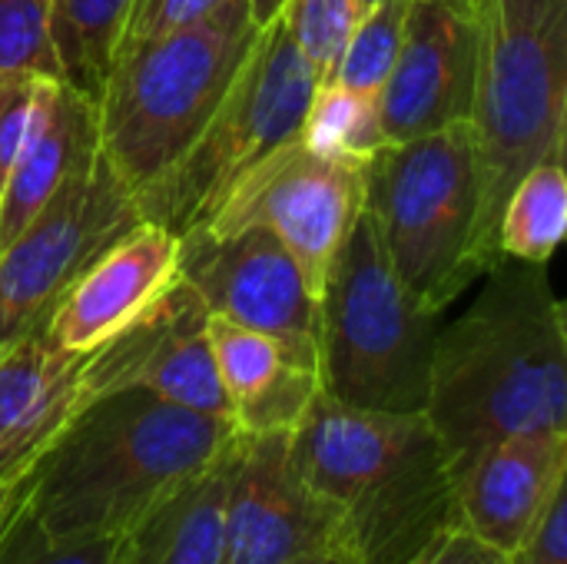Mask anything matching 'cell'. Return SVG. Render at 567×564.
<instances>
[{"instance_id":"obj_13","label":"cell","mask_w":567,"mask_h":564,"mask_svg":"<svg viewBox=\"0 0 567 564\" xmlns=\"http://www.w3.org/2000/svg\"><path fill=\"white\" fill-rule=\"evenodd\" d=\"M206 322V302L179 279L130 329L86 352L83 379L90 399L116 389H143L163 402L233 422L229 399L213 366Z\"/></svg>"},{"instance_id":"obj_11","label":"cell","mask_w":567,"mask_h":564,"mask_svg":"<svg viewBox=\"0 0 567 564\" xmlns=\"http://www.w3.org/2000/svg\"><path fill=\"white\" fill-rule=\"evenodd\" d=\"M179 276L213 316L276 336L319 362V302L289 249L266 226L226 236L189 229L179 236Z\"/></svg>"},{"instance_id":"obj_4","label":"cell","mask_w":567,"mask_h":564,"mask_svg":"<svg viewBox=\"0 0 567 564\" xmlns=\"http://www.w3.org/2000/svg\"><path fill=\"white\" fill-rule=\"evenodd\" d=\"M252 0L140 40L113 57L96 96V153L133 203L186 153L259 33Z\"/></svg>"},{"instance_id":"obj_31","label":"cell","mask_w":567,"mask_h":564,"mask_svg":"<svg viewBox=\"0 0 567 564\" xmlns=\"http://www.w3.org/2000/svg\"><path fill=\"white\" fill-rule=\"evenodd\" d=\"M23 489H27V479L0 485V542H3V535L10 529V522L17 519L20 505H23Z\"/></svg>"},{"instance_id":"obj_22","label":"cell","mask_w":567,"mask_h":564,"mask_svg":"<svg viewBox=\"0 0 567 564\" xmlns=\"http://www.w3.org/2000/svg\"><path fill=\"white\" fill-rule=\"evenodd\" d=\"M206 339H209L213 366H216V376L223 382V392H226L233 412L243 409L246 402H252L256 396H262L289 362L312 366L319 372L316 359L296 352L282 339L266 336L259 329H246V326L229 322L213 312L206 322Z\"/></svg>"},{"instance_id":"obj_25","label":"cell","mask_w":567,"mask_h":564,"mask_svg":"<svg viewBox=\"0 0 567 564\" xmlns=\"http://www.w3.org/2000/svg\"><path fill=\"white\" fill-rule=\"evenodd\" d=\"M282 20L316 73V86L329 83L359 20L355 0H286Z\"/></svg>"},{"instance_id":"obj_15","label":"cell","mask_w":567,"mask_h":564,"mask_svg":"<svg viewBox=\"0 0 567 564\" xmlns=\"http://www.w3.org/2000/svg\"><path fill=\"white\" fill-rule=\"evenodd\" d=\"M179 279V236L143 219L63 289L43 336L63 352L86 356L130 329Z\"/></svg>"},{"instance_id":"obj_35","label":"cell","mask_w":567,"mask_h":564,"mask_svg":"<svg viewBox=\"0 0 567 564\" xmlns=\"http://www.w3.org/2000/svg\"><path fill=\"white\" fill-rule=\"evenodd\" d=\"M375 3H382V0H355V10H359V17H362V13H369Z\"/></svg>"},{"instance_id":"obj_21","label":"cell","mask_w":567,"mask_h":564,"mask_svg":"<svg viewBox=\"0 0 567 564\" xmlns=\"http://www.w3.org/2000/svg\"><path fill=\"white\" fill-rule=\"evenodd\" d=\"M567 226V176L565 160H548L532 166L512 189L498 219V253L545 266Z\"/></svg>"},{"instance_id":"obj_30","label":"cell","mask_w":567,"mask_h":564,"mask_svg":"<svg viewBox=\"0 0 567 564\" xmlns=\"http://www.w3.org/2000/svg\"><path fill=\"white\" fill-rule=\"evenodd\" d=\"M405 564H512V555L488 545L455 519L442 525Z\"/></svg>"},{"instance_id":"obj_16","label":"cell","mask_w":567,"mask_h":564,"mask_svg":"<svg viewBox=\"0 0 567 564\" xmlns=\"http://www.w3.org/2000/svg\"><path fill=\"white\" fill-rule=\"evenodd\" d=\"M567 485V432H522L455 472V519L512 555L548 499Z\"/></svg>"},{"instance_id":"obj_3","label":"cell","mask_w":567,"mask_h":564,"mask_svg":"<svg viewBox=\"0 0 567 564\" xmlns=\"http://www.w3.org/2000/svg\"><path fill=\"white\" fill-rule=\"evenodd\" d=\"M292 459L339 519L352 564H405L455 522V479L425 412L349 409L322 392L292 432Z\"/></svg>"},{"instance_id":"obj_29","label":"cell","mask_w":567,"mask_h":564,"mask_svg":"<svg viewBox=\"0 0 567 564\" xmlns=\"http://www.w3.org/2000/svg\"><path fill=\"white\" fill-rule=\"evenodd\" d=\"M512 564H567V485L548 499L528 535L512 552Z\"/></svg>"},{"instance_id":"obj_33","label":"cell","mask_w":567,"mask_h":564,"mask_svg":"<svg viewBox=\"0 0 567 564\" xmlns=\"http://www.w3.org/2000/svg\"><path fill=\"white\" fill-rule=\"evenodd\" d=\"M296 564H352V558H349L342 548H326V552L309 555V558H302V562H296Z\"/></svg>"},{"instance_id":"obj_32","label":"cell","mask_w":567,"mask_h":564,"mask_svg":"<svg viewBox=\"0 0 567 564\" xmlns=\"http://www.w3.org/2000/svg\"><path fill=\"white\" fill-rule=\"evenodd\" d=\"M439 3H449V7H455V10H462V13H468V17L482 20L492 0H439Z\"/></svg>"},{"instance_id":"obj_14","label":"cell","mask_w":567,"mask_h":564,"mask_svg":"<svg viewBox=\"0 0 567 564\" xmlns=\"http://www.w3.org/2000/svg\"><path fill=\"white\" fill-rule=\"evenodd\" d=\"M482 20L439 3L409 0L395 66L379 93L382 140L402 143L472 113Z\"/></svg>"},{"instance_id":"obj_5","label":"cell","mask_w":567,"mask_h":564,"mask_svg":"<svg viewBox=\"0 0 567 564\" xmlns=\"http://www.w3.org/2000/svg\"><path fill=\"white\" fill-rule=\"evenodd\" d=\"M567 0H492L478 33L468 126L478 150V256L492 266L502 209L538 163L565 160Z\"/></svg>"},{"instance_id":"obj_18","label":"cell","mask_w":567,"mask_h":564,"mask_svg":"<svg viewBox=\"0 0 567 564\" xmlns=\"http://www.w3.org/2000/svg\"><path fill=\"white\" fill-rule=\"evenodd\" d=\"M96 156V106L80 90L60 80V90L30 140L20 163L10 170L0 193V249H7L53 193Z\"/></svg>"},{"instance_id":"obj_28","label":"cell","mask_w":567,"mask_h":564,"mask_svg":"<svg viewBox=\"0 0 567 564\" xmlns=\"http://www.w3.org/2000/svg\"><path fill=\"white\" fill-rule=\"evenodd\" d=\"M113 545H116V535L50 545L33 532V525L20 505L17 519L10 522V529L0 542V564H110Z\"/></svg>"},{"instance_id":"obj_20","label":"cell","mask_w":567,"mask_h":564,"mask_svg":"<svg viewBox=\"0 0 567 564\" xmlns=\"http://www.w3.org/2000/svg\"><path fill=\"white\" fill-rule=\"evenodd\" d=\"M133 0H50L53 50L66 86L96 103Z\"/></svg>"},{"instance_id":"obj_6","label":"cell","mask_w":567,"mask_h":564,"mask_svg":"<svg viewBox=\"0 0 567 564\" xmlns=\"http://www.w3.org/2000/svg\"><path fill=\"white\" fill-rule=\"evenodd\" d=\"M439 319L399 283L362 209L319 299V392L349 409L425 412Z\"/></svg>"},{"instance_id":"obj_17","label":"cell","mask_w":567,"mask_h":564,"mask_svg":"<svg viewBox=\"0 0 567 564\" xmlns=\"http://www.w3.org/2000/svg\"><path fill=\"white\" fill-rule=\"evenodd\" d=\"M86 356L47 342L43 329L0 349V485L20 482L90 402Z\"/></svg>"},{"instance_id":"obj_24","label":"cell","mask_w":567,"mask_h":564,"mask_svg":"<svg viewBox=\"0 0 567 564\" xmlns=\"http://www.w3.org/2000/svg\"><path fill=\"white\" fill-rule=\"evenodd\" d=\"M405 17H409V0H382L369 13H362L342 47V57L329 83L379 100L402 47Z\"/></svg>"},{"instance_id":"obj_27","label":"cell","mask_w":567,"mask_h":564,"mask_svg":"<svg viewBox=\"0 0 567 564\" xmlns=\"http://www.w3.org/2000/svg\"><path fill=\"white\" fill-rule=\"evenodd\" d=\"M56 90H60L56 76H37V73L0 76V193L7 186L10 170L20 163L30 140L37 136Z\"/></svg>"},{"instance_id":"obj_26","label":"cell","mask_w":567,"mask_h":564,"mask_svg":"<svg viewBox=\"0 0 567 564\" xmlns=\"http://www.w3.org/2000/svg\"><path fill=\"white\" fill-rule=\"evenodd\" d=\"M60 76L50 30V0H0V76Z\"/></svg>"},{"instance_id":"obj_23","label":"cell","mask_w":567,"mask_h":564,"mask_svg":"<svg viewBox=\"0 0 567 564\" xmlns=\"http://www.w3.org/2000/svg\"><path fill=\"white\" fill-rule=\"evenodd\" d=\"M299 143L319 156L369 160L379 146H385L379 100L352 93L339 83H319L299 126Z\"/></svg>"},{"instance_id":"obj_12","label":"cell","mask_w":567,"mask_h":564,"mask_svg":"<svg viewBox=\"0 0 567 564\" xmlns=\"http://www.w3.org/2000/svg\"><path fill=\"white\" fill-rule=\"evenodd\" d=\"M339 545V519L292 459V432L243 435L223 502V564H296Z\"/></svg>"},{"instance_id":"obj_10","label":"cell","mask_w":567,"mask_h":564,"mask_svg":"<svg viewBox=\"0 0 567 564\" xmlns=\"http://www.w3.org/2000/svg\"><path fill=\"white\" fill-rule=\"evenodd\" d=\"M136 223L130 189L96 153L0 249V349L43 329L63 289Z\"/></svg>"},{"instance_id":"obj_8","label":"cell","mask_w":567,"mask_h":564,"mask_svg":"<svg viewBox=\"0 0 567 564\" xmlns=\"http://www.w3.org/2000/svg\"><path fill=\"white\" fill-rule=\"evenodd\" d=\"M312 90L316 73L279 10L259 27L229 90L186 153L136 199L140 219L176 236L203 226L256 163L299 136Z\"/></svg>"},{"instance_id":"obj_7","label":"cell","mask_w":567,"mask_h":564,"mask_svg":"<svg viewBox=\"0 0 567 564\" xmlns=\"http://www.w3.org/2000/svg\"><path fill=\"white\" fill-rule=\"evenodd\" d=\"M482 176L468 120L385 143L365 166V209L399 283L445 312L488 269L478 256Z\"/></svg>"},{"instance_id":"obj_34","label":"cell","mask_w":567,"mask_h":564,"mask_svg":"<svg viewBox=\"0 0 567 564\" xmlns=\"http://www.w3.org/2000/svg\"><path fill=\"white\" fill-rule=\"evenodd\" d=\"M282 3H286V0H252V13H256L259 23H266L269 17H276V13L282 10Z\"/></svg>"},{"instance_id":"obj_19","label":"cell","mask_w":567,"mask_h":564,"mask_svg":"<svg viewBox=\"0 0 567 564\" xmlns=\"http://www.w3.org/2000/svg\"><path fill=\"white\" fill-rule=\"evenodd\" d=\"M236 439L219 462L116 535L110 564H223V502Z\"/></svg>"},{"instance_id":"obj_9","label":"cell","mask_w":567,"mask_h":564,"mask_svg":"<svg viewBox=\"0 0 567 564\" xmlns=\"http://www.w3.org/2000/svg\"><path fill=\"white\" fill-rule=\"evenodd\" d=\"M365 166L369 160L355 156H319L296 136L256 163L196 229L226 236L266 226L289 249L319 302L332 259L365 209Z\"/></svg>"},{"instance_id":"obj_2","label":"cell","mask_w":567,"mask_h":564,"mask_svg":"<svg viewBox=\"0 0 567 564\" xmlns=\"http://www.w3.org/2000/svg\"><path fill=\"white\" fill-rule=\"evenodd\" d=\"M229 419L143 389L90 399L27 475L23 515L50 542L123 535L233 445Z\"/></svg>"},{"instance_id":"obj_1","label":"cell","mask_w":567,"mask_h":564,"mask_svg":"<svg viewBox=\"0 0 567 564\" xmlns=\"http://www.w3.org/2000/svg\"><path fill=\"white\" fill-rule=\"evenodd\" d=\"M439 326L425 416L455 472L522 432H567V316L545 266L498 256Z\"/></svg>"}]
</instances>
